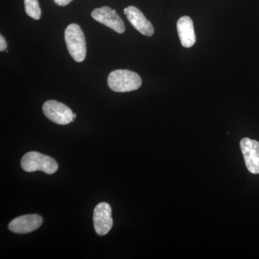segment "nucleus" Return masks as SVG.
<instances>
[{
    "label": "nucleus",
    "instance_id": "nucleus-7",
    "mask_svg": "<svg viewBox=\"0 0 259 259\" xmlns=\"http://www.w3.org/2000/svg\"><path fill=\"white\" fill-rule=\"evenodd\" d=\"M242 153L244 157L245 166L253 175L259 174V142L244 138L240 143Z\"/></svg>",
    "mask_w": 259,
    "mask_h": 259
},
{
    "label": "nucleus",
    "instance_id": "nucleus-13",
    "mask_svg": "<svg viewBox=\"0 0 259 259\" xmlns=\"http://www.w3.org/2000/svg\"><path fill=\"white\" fill-rule=\"evenodd\" d=\"M72 1L73 0H56V1H54V3H55L56 5H59V6L64 7L69 5V3Z\"/></svg>",
    "mask_w": 259,
    "mask_h": 259
},
{
    "label": "nucleus",
    "instance_id": "nucleus-2",
    "mask_svg": "<svg viewBox=\"0 0 259 259\" xmlns=\"http://www.w3.org/2000/svg\"><path fill=\"white\" fill-rule=\"evenodd\" d=\"M65 42L71 57L76 62H82L86 58V40L82 30L77 24H70L64 32Z\"/></svg>",
    "mask_w": 259,
    "mask_h": 259
},
{
    "label": "nucleus",
    "instance_id": "nucleus-12",
    "mask_svg": "<svg viewBox=\"0 0 259 259\" xmlns=\"http://www.w3.org/2000/svg\"><path fill=\"white\" fill-rule=\"evenodd\" d=\"M8 48V44H7L6 40H5V37L3 35H0V51L3 52L6 50Z\"/></svg>",
    "mask_w": 259,
    "mask_h": 259
},
{
    "label": "nucleus",
    "instance_id": "nucleus-9",
    "mask_svg": "<svg viewBox=\"0 0 259 259\" xmlns=\"http://www.w3.org/2000/svg\"><path fill=\"white\" fill-rule=\"evenodd\" d=\"M124 13L130 23L138 31L146 36H152L154 33L153 25L148 21L141 10L136 7L129 6L124 9Z\"/></svg>",
    "mask_w": 259,
    "mask_h": 259
},
{
    "label": "nucleus",
    "instance_id": "nucleus-8",
    "mask_svg": "<svg viewBox=\"0 0 259 259\" xmlns=\"http://www.w3.org/2000/svg\"><path fill=\"white\" fill-rule=\"evenodd\" d=\"M42 223V218L38 214H26L15 218L10 222L8 228L13 233L25 234L38 229Z\"/></svg>",
    "mask_w": 259,
    "mask_h": 259
},
{
    "label": "nucleus",
    "instance_id": "nucleus-1",
    "mask_svg": "<svg viewBox=\"0 0 259 259\" xmlns=\"http://www.w3.org/2000/svg\"><path fill=\"white\" fill-rule=\"evenodd\" d=\"M109 88L116 93H128L140 88L142 79L137 73L126 69L112 71L107 78Z\"/></svg>",
    "mask_w": 259,
    "mask_h": 259
},
{
    "label": "nucleus",
    "instance_id": "nucleus-14",
    "mask_svg": "<svg viewBox=\"0 0 259 259\" xmlns=\"http://www.w3.org/2000/svg\"><path fill=\"white\" fill-rule=\"evenodd\" d=\"M76 118V114L74 113V120Z\"/></svg>",
    "mask_w": 259,
    "mask_h": 259
},
{
    "label": "nucleus",
    "instance_id": "nucleus-5",
    "mask_svg": "<svg viewBox=\"0 0 259 259\" xmlns=\"http://www.w3.org/2000/svg\"><path fill=\"white\" fill-rule=\"evenodd\" d=\"M91 15L96 21L106 25L118 33H123L125 31V25L122 19L117 14L116 10H112L110 7L97 8L92 12Z\"/></svg>",
    "mask_w": 259,
    "mask_h": 259
},
{
    "label": "nucleus",
    "instance_id": "nucleus-4",
    "mask_svg": "<svg viewBox=\"0 0 259 259\" xmlns=\"http://www.w3.org/2000/svg\"><path fill=\"white\" fill-rule=\"evenodd\" d=\"M42 112L48 119L59 125L74 122V112L69 107L56 100H48L42 105Z\"/></svg>",
    "mask_w": 259,
    "mask_h": 259
},
{
    "label": "nucleus",
    "instance_id": "nucleus-10",
    "mask_svg": "<svg viewBox=\"0 0 259 259\" xmlns=\"http://www.w3.org/2000/svg\"><path fill=\"white\" fill-rule=\"evenodd\" d=\"M177 31L181 44L184 47H193L196 42V35L193 21L190 17L184 16L179 19L177 22Z\"/></svg>",
    "mask_w": 259,
    "mask_h": 259
},
{
    "label": "nucleus",
    "instance_id": "nucleus-3",
    "mask_svg": "<svg viewBox=\"0 0 259 259\" xmlns=\"http://www.w3.org/2000/svg\"><path fill=\"white\" fill-rule=\"evenodd\" d=\"M21 166L26 172L41 171L47 175L56 173L59 168L54 158L35 151H30L24 155Z\"/></svg>",
    "mask_w": 259,
    "mask_h": 259
},
{
    "label": "nucleus",
    "instance_id": "nucleus-6",
    "mask_svg": "<svg viewBox=\"0 0 259 259\" xmlns=\"http://www.w3.org/2000/svg\"><path fill=\"white\" fill-rule=\"evenodd\" d=\"M94 227L99 236H105L111 230L113 221L112 218V208L106 202L97 204L94 209Z\"/></svg>",
    "mask_w": 259,
    "mask_h": 259
},
{
    "label": "nucleus",
    "instance_id": "nucleus-11",
    "mask_svg": "<svg viewBox=\"0 0 259 259\" xmlns=\"http://www.w3.org/2000/svg\"><path fill=\"white\" fill-rule=\"evenodd\" d=\"M25 13L34 20H39L41 17V10L37 0H24Z\"/></svg>",
    "mask_w": 259,
    "mask_h": 259
}]
</instances>
